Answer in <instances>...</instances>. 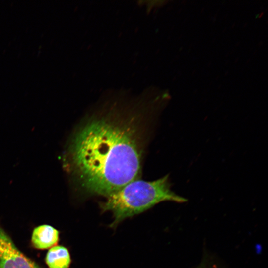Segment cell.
<instances>
[{"label":"cell","instance_id":"cell-1","mask_svg":"<svg viewBox=\"0 0 268 268\" xmlns=\"http://www.w3.org/2000/svg\"><path fill=\"white\" fill-rule=\"evenodd\" d=\"M114 91L71 135L62 156L73 183L106 197L139 179L148 121L146 91Z\"/></svg>","mask_w":268,"mask_h":268},{"label":"cell","instance_id":"cell-3","mask_svg":"<svg viewBox=\"0 0 268 268\" xmlns=\"http://www.w3.org/2000/svg\"><path fill=\"white\" fill-rule=\"evenodd\" d=\"M0 268H41L17 248L0 226Z\"/></svg>","mask_w":268,"mask_h":268},{"label":"cell","instance_id":"cell-4","mask_svg":"<svg viewBox=\"0 0 268 268\" xmlns=\"http://www.w3.org/2000/svg\"><path fill=\"white\" fill-rule=\"evenodd\" d=\"M59 232L54 227L49 225L36 227L33 231L31 242L35 248L46 249L53 247L59 240Z\"/></svg>","mask_w":268,"mask_h":268},{"label":"cell","instance_id":"cell-2","mask_svg":"<svg viewBox=\"0 0 268 268\" xmlns=\"http://www.w3.org/2000/svg\"><path fill=\"white\" fill-rule=\"evenodd\" d=\"M100 206L103 211H110L114 227L126 218L141 213L164 201L182 203L186 198L174 192L171 188L169 175L147 181L139 179L127 184L118 191L105 197Z\"/></svg>","mask_w":268,"mask_h":268},{"label":"cell","instance_id":"cell-5","mask_svg":"<svg viewBox=\"0 0 268 268\" xmlns=\"http://www.w3.org/2000/svg\"><path fill=\"white\" fill-rule=\"evenodd\" d=\"M45 260L49 268H68L71 262L67 249L59 245L50 248L47 253Z\"/></svg>","mask_w":268,"mask_h":268},{"label":"cell","instance_id":"cell-6","mask_svg":"<svg viewBox=\"0 0 268 268\" xmlns=\"http://www.w3.org/2000/svg\"></svg>","mask_w":268,"mask_h":268}]
</instances>
